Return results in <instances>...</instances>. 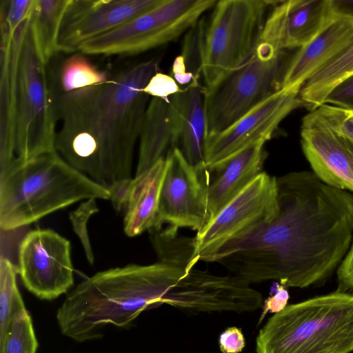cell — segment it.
<instances>
[{"label": "cell", "mask_w": 353, "mask_h": 353, "mask_svg": "<svg viewBox=\"0 0 353 353\" xmlns=\"http://www.w3.org/2000/svg\"><path fill=\"white\" fill-rule=\"evenodd\" d=\"M274 219L228 243L208 262L248 282L285 287L319 283L338 268L353 239V194L323 183L312 172L276 177Z\"/></svg>", "instance_id": "cell-1"}, {"label": "cell", "mask_w": 353, "mask_h": 353, "mask_svg": "<svg viewBox=\"0 0 353 353\" xmlns=\"http://www.w3.org/2000/svg\"><path fill=\"white\" fill-rule=\"evenodd\" d=\"M159 66L157 59L142 61L101 83L63 92L56 100L61 121L57 153L108 190L132 179L134 146L150 98L143 88Z\"/></svg>", "instance_id": "cell-2"}, {"label": "cell", "mask_w": 353, "mask_h": 353, "mask_svg": "<svg viewBox=\"0 0 353 353\" xmlns=\"http://www.w3.org/2000/svg\"><path fill=\"white\" fill-rule=\"evenodd\" d=\"M187 272L160 261L97 272L68 293L57 310L60 331L83 343L101 337L108 324L128 328L142 312L163 304L166 294Z\"/></svg>", "instance_id": "cell-3"}, {"label": "cell", "mask_w": 353, "mask_h": 353, "mask_svg": "<svg viewBox=\"0 0 353 353\" xmlns=\"http://www.w3.org/2000/svg\"><path fill=\"white\" fill-rule=\"evenodd\" d=\"M110 197L108 188L77 170L56 150L15 159L0 171V227L14 230L78 201Z\"/></svg>", "instance_id": "cell-4"}, {"label": "cell", "mask_w": 353, "mask_h": 353, "mask_svg": "<svg viewBox=\"0 0 353 353\" xmlns=\"http://www.w3.org/2000/svg\"><path fill=\"white\" fill-rule=\"evenodd\" d=\"M256 353L353 352V294L334 292L287 305L259 331Z\"/></svg>", "instance_id": "cell-5"}, {"label": "cell", "mask_w": 353, "mask_h": 353, "mask_svg": "<svg viewBox=\"0 0 353 353\" xmlns=\"http://www.w3.org/2000/svg\"><path fill=\"white\" fill-rule=\"evenodd\" d=\"M274 1L221 0L203 31L201 74L205 88L246 63L259 44Z\"/></svg>", "instance_id": "cell-6"}, {"label": "cell", "mask_w": 353, "mask_h": 353, "mask_svg": "<svg viewBox=\"0 0 353 353\" xmlns=\"http://www.w3.org/2000/svg\"><path fill=\"white\" fill-rule=\"evenodd\" d=\"M288 62L285 61V52H277L259 41L246 63L213 87L205 88L208 139L280 90Z\"/></svg>", "instance_id": "cell-7"}, {"label": "cell", "mask_w": 353, "mask_h": 353, "mask_svg": "<svg viewBox=\"0 0 353 353\" xmlns=\"http://www.w3.org/2000/svg\"><path fill=\"white\" fill-rule=\"evenodd\" d=\"M45 67L37 54L29 28L20 57L16 98L14 154L17 160L55 150L58 112Z\"/></svg>", "instance_id": "cell-8"}, {"label": "cell", "mask_w": 353, "mask_h": 353, "mask_svg": "<svg viewBox=\"0 0 353 353\" xmlns=\"http://www.w3.org/2000/svg\"><path fill=\"white\" fill-rule=\"evenodd\" d=\"M216 0H164L119 27L83 43L85 54L131 55L176 39L196 25Z\"/></svg>", "instance_id": "cell-9"}, {"label": "cell", "mask_w": 353, "mask_h": 353, "mask_svg": "<svg viewBox=\"0 0 353 353\" xmlns=\"http://www.w3.org/2000/svg\"><path fill=\"white\" fill-rule=\"evenodd\" d=\"M278 211L276 177L262 172L194 237L199 260L271 221Z\"/></svg>", "instance_id": "cell-10"}, {"label": "cell", "mask_w": 353, "mask_h": 353, "mask_svg": "<svg viewBox=\"0 0 353 353\" xmlns=\"http://www.w3.org/2000/svg\"><path fill=\"white\" fill-rule=\"evenodd\" d=\"M17 272L25 288L41 300H53L74 285L70 243L50 229L28 232L18 251Z\"/></svg>", "instance_id": "cell-11"}, {"label": "cell", "mask_w": 353, "mask_h": 353, "mask_svg": "<svg viewBox=\"0 0 353 353\" xmlns=\"http://www.w3.org/2000/svg\"><path fill=\"white\" fill-rule=\"evenodd\" d=\"M160 192L156 228L163 223L197 232L209 222L208 191L210 174L205 167L191 165L176 148L167 157Z\"/></svg>", "instance_id": "cell-12"}, {"label": "cell", "mask_w": 353, "mask_h": 353, "mask_svg": "<svg viewBox=\"0 0 353 353\" xmlns=\"http://www.w3.org/2000/svg\"><path fill=\"white\" fill-rule=\"evenodd\" d=\"M234 274L220 276L194 268L163 299L168 304L193 313L254 311L262 306V295Z\"/></svg>", "instance_id": "cell-13"}, {"label": "cell", "mask_w": 353, "mask_h": 353, "mask_svg": "<svg viewBox=\"0 0 353 353\" xmlns=\"http://www.w3.org/2000/svg\"><path fill=\"white\" fill-rule=\"evenodd\" d=\"M303 106L299 90H280L256 105L225 130L208 139V169L261 141L270 140L281 122Z\"/></svg>", "instance_id": "cell-14"}, {"label": "cell", "mask_w": 353, "mask_h": 353, "mask_svg": "<svg viewBox=\"0 0 353 353\" xmlns=\"http://www.w3.org/2000/svg\"><path fill=\"white\" fill-rule=\"evenodd\" d=\"M164 0H69L58 39V51L73 52Z\"/></svg>", "instance_id": "cell-15"}, {"label": "cell", "mask_w": 353, "mask_h": 353, "mask_svg": "<svg viewBox=\"0 0 353 353\" xmlns=\"http://www.w3.org/2000/svg\"><path fill=\"white\" fill-rule=\"evenodd\" d=\"M301 145L312 172L324 183L353 194V144L312 112L302 119Z\"/></svg>", "instance_id": "cell-16"}, {"label": "cell", "mask_w": 353, "mask_h": 353, "mask_svg": "<svg viewBox=\"0 0 353 353\" xmlns=\"http://www.w3.org/2000/svg\"><path fill=\"white\" fill-rule=\"evenodd\" d=\"M272 7L260 41L279 52L307 45L335 18L330 0L274 1Z\"/></svg>", "instance_id": "cell-17"}, {"label": "cell", "mask_w": 353, "mask_h": 353, "mask_svg": "<svg viewBox=\"0 0 353 353\" xmlns=\"http://www.w3.org/2000/svg\"><path fill=\"white\" fill-rule=\"evenodd\" d=\"M30 16L14 32L1 30L0 42V170L14 159V118L19 67Z\"/></svg>", "instance_id": "cell-18"}, {"label": "cell", "mask_w": 353, "mask_h": 353, "mask_svg": "<svg viewBox=\"0 0 353 353\" xmlns=\"http://www.w3.org/2000/svg\"><path fill=\"white\" fill-rule=\"evenodd\" d=\"M181 131V92L165 100L149 101L139 135L135 176L178 148Z\"/></svg>", "instance_id": "cell-19"}, {"label": "cell", "mask_w": 353, "mask_h": 353, "mask_svg": "<svg viewBox=\"0 0 353 353\" xmlns=\"http://www.w3.org/2000/svg\"><path fill=\"white\" fill-rule=\"evenodd\" d=\"M265 143H255L208 169L209 221L263 172L268 155Z\"/></svg>", "instance_id": "cell-20"}, {"label": "cell", "mask_w": 353, "mask_h": 353, "mask_svg": "<svg viewBox=\"0 0 353 353\" xmlns=\"http://www.w3.org/2000/svg\"><path fill=\"white\" fill-rule=\"evenodd\" d=\"M353 38V19L336 17L289 61L281 90H299L318 70Z\"/></svg>", "instance_id": "cell-21"}, {"label": "cell", "mask_w": 353, "mask_h": 353, "mask_svg": "<svg viewBox=\"0 0 353 353\" xmlns=\"http://www.w3.org/2000/svg\"><path fill=\"white\" fill-rule=\"evenodd\" d=\"M166 158L132 178L125 205L124 232L128 236L156 228L160 192L166 171Z\"/></svg>", "instance_id": "cell-22"}, {"label": "cell", "mask_w": 353, "mask_h": 353, "mask_svg": "<svg viewBox=\"0 0 353 353\" xmlns=\"http://www.w3.org/2000/svg\"><path fill=\"white\" fill-rule=\"evenodd\" d=\"M205 88L194 79L181 92V131L178 148L189 163L205 167L208 141Z\"/></svg>", "instance_id": "cell-23"}, {"label": "cell", "mask_w": 353, "mask_h": 353, "mask_svg": "<svg viewBox=\"0 0 353 353\" xmlns=\"http://www.w3.org/2000/svg\"><path fill=\"white\" fill-rule=\"evenodd\" d=\"M352 74L353 38L302 85L303 107L310 112L322 105L333 88Z\"/></svg>", "instance_id": "cell-24"}, {"label": "cell", "mask_w": 353, "mask_h": 353, "mask_svg": "<svg viewBox=\"0 0 353 353\" xmlns=\"http://www.w3.org/2000/svg\"><path fill=\"white\" fill-rule=\"evenodd\" d=\"M69 0H34L30 30L37 56L46 65L58 52V39Z\"/></svg>", "instance_id": "cell-25"}, {"label": "cell", "mask_w": 353, "mask_h": 353, "mask_svg": "<svg viewBox=\"0 0 353 353\" xmlns=\"http://www.w3.org/2000/svg\"><path fill=\"white\" fill-rule=\"evenodd\" d=\"M150 232L158 261L183 268L188 272L199 261L194 237L179 236L178 228L172 225L164 230H152Z\"/></svg>", "instance_id": "cell-26"}, {"label": "cell", "mask_w": 353, "mask_h": 353, "mask_svg": "<svg viewBox=\"0 0 353 353\" xmlns=\"http://www.w3.org/2000/svg\"><path fill=\"white\" fill-rule=\"evenodd\" d=\"M60 83L63 93L101 83L108 74L98 69L82 52L67 58L60 70Z\"/></svg>", "instance_id": "cell-27"}, {"label": "cell", "mask_w": 353, "mask_h": 353, "mask_svg": "<svg viewBox=\"0 0 353 353\" xmlns=\"http://www.w3.org/2000/svg\"><path fill=\"white\" fill-rule=\"evenodd\" d=\"M38 347L31 316L23 309L10 319L0 338V353H36Z\"/></svg>", "instance_id": "cell-28"}, {"label": "cell", "mask_w": 353, "mask_h": 353, "mask_svg": "<svg viewBox=\"0 0 353 353\" xmlns=\"http://www.w3.org/2000/svg\"><path fill=\"white\" fill-rule=\"evenodd\" d=\"M17 268L3 256L0 258V338L7 328L10 319L18 312L26 309L17 288Z\"/></svg>", "instance_id": "cell-29"}, {"label": "cell", "mask_w": 353, "mask_h": 353, "mask_svg": "<svg viewBox=\"0 0 353 353\" xmlns=\"http://www.w3.org/2000/svg\"><path fill=\"white\" fill-rule=\"evenodd\" d=\"M310 112L353 144V109L323 104Z\"/></svg>", "instance_id": "cell-30"}, {"label": "cell", "mask_w": 353, "mask_h": 353, "mask_svg": "<svg viewBox=\"0 0 353 353\" xmlns=\"http://www.w3.org/2000/svg\"><path fill=\"white\" fill-rule=\"evenodd\" d=\"M98 211L99 209L97 205L96 199H90L82 202L69 215L73 230L81 243L90 264H93L94 263V254L89 238L87 224L90 216Z\"/></svg>", "instance_id": "cell-31"}, {"label": "cell", "mask_w": 353, "mask_h": 353, "mask_svg": "<svg viewBox=\"0 0 353 353\" xmlns=\"http://www.w3.org/2000/svg\"><path fill=\"white\" fill-rule=\"evenodd\" d=\"M182 90L171 75L158 72L151 77L143 92L150 97L168 100Z\"/></svg>", "instance_id": "cell-32"}, {"label": "cell", "mask_w": 353, "mask_h": 353, "mask_svg": "<svg viewBox=\"0 0 353 353\" xmlns=\"http://www.w3.org/2000/svg\"><path fill=\"white\" fill-rule=\"evenodd\" d=\"M323 104L353 109V74L333 88L325 98Z\"/></svg>", "instance_id": "cell-33"}, {"label": "cell", "mask_w": 353, "mask_h": 353, "mask_svg": "<svg viewBox=\"0 0 353 353\" xmlns=\"http://www.w3.org/2000/svg\"><path fill=\"white\" fill-rule=\"evenodd\" d=\"M336 291L353 294V239L349 250L336 270Z\"/></svg>", "instance_id": "cell-34"}, {"label": "cell", "mask_w": 353, "mask_h": 353, "mask_svg": "<svg viewBox=\"0 0 353 353\" xmlns=\"http://www.w3.org/2000/svg\"><path fill=\"white\" fill-rule=\"evenodd\" d=\"M245 345L244 336L236 327L228 328L219 336L220 350L223 353H239Z\"/></svg>", "instance_id": "cell-35"}, {"label": "cell", "mask_w": 353, "mask_h": 353, "mask_svg": "<svg viewBox=\"0 0 353 353\" xmlns=\"http://www.w3.org/2000/svg\"><path fill=\"white\" fill-rule=\"evenodd\" d=\"M288 299L289 293L285 287L282 285H279L276 292L265 301L259 324L268 312L276 314L285 309Z\"/></svg>", "instance_id": "cell-36"}, {"label": "cell", "mask_w": 353, "mask_h": 353, "mask_svg": "<svg viewBox=\"0 0 353 353\" xmlns=\"http://www.w3.org/2000/svg\"><path fill=\"white\" fill-rule=\"evenodd\" d=\"M179 85H187L192 82L194 79H199L188 71L185 58L183 55L176 57L173 62L171 75Z\"/></svg>", "instance_id": "cell-37"}, {"label": "cell", "mask_w": 353, "mask_h": 353, "mask_svg": "<svg viewBox=\"0 0 353 353\" xmlns=\"http://www.w3.org/2000/svg\"><path fill=\"white\" fill-rule=\"evenodd\" d=\"M330 3L334 16L353 19V0H330Z\"/></svg>", "instance_id": "cell-38"}]
</instances>
